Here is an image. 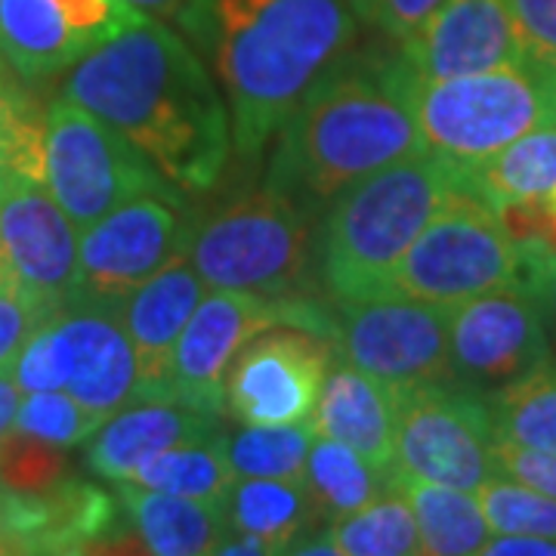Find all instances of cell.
I'll use <instances>...</instances> for the list:
<instances>
[{
  "mask_svg": "<svg viewBox=\"0 0 556 556\" xmlns=\"http://www.w3.org/2000/svg\"><path fill=\"white\" fill-rule=\"evenodd\" d=\"M346 0H192L177 20L229 109L232 152L257 161L281 121L350 50Z\"/></svg>",
  "mask_w": 556,
  "mask_h": 556,
  "instance_id": "obj_2",
  "label": "cell"
},
{
  "mask_svg": "<svg viewBox=\"0 0 556 556\" xmlns=\"http://www.w3.org/2000/svg\"><path fill=\"white\" fill-rule=\"evenodd\" d=\"M0 554H10V551H7V544H3V538H0Z\"/></svg>",
  "mask_w": 556,
  "mask_h": 556,
  "instance_id": "obj_48",
  "label": "cell"
},
{
  "mask_svg": "<svg viewBox=\"0 0 556 556\" xmlns=\"http://www.w3.org/2000/svg\"><path fill=\"white\" fill-rule=\"evenodd\" d=\"M442 3L445 0H375L368 25H375L378 31L399 43L402 38H408L427 16H433Z\"/></svg>",
  "mask_w": 556,
  "mask_h": 556,
  "instance_id": "obj_40",
  "label": "cell"
},
{
  "mask_svg": "<svg viewBox=\"0 0 556 556\" xmlns=\"http://www.w3.org/2000/svg\"><path fill=\"white\" fill-rule=\"evenodd\" d=\"M22 390L10 368H0V439L13 433L16 427V415H20Z\"/></svg>",
  "mask_w": 556,
  "mask_h": 556,
  "instance_id": "obj_42",
  "label": "cell"
},
{
  "mask_svg": "<svg viewBox=\"0 0 556 556\" xmlns=\"http://www.w3.org/2000/svg\"><path fill=\"white\" fill-rule=\"evenodd\" d=\"M78 226L47 182L10 177L0 182V254L13 285L50 318L78 294Z\"/></svg>",
  "mask_w": 556,
  "mask_h": 556,
  "instance_id": "obj_14",
  "label": "cell"
},
{
  "mask_svg": "<svg viewBox=\"0 0 556 556\" xmlns=\"http://www.w3.org/2000/svg\"><path fill=\"white\" fill-rule=\"evenodd\" d=\"M204 298V281L195 273L186 251L164 263L152 278H146L124 300H118V316L127 338L134 343L139 365L137 399L170 396V362L177 340Z\"/></svg>",
  "mask_w": 556,
  "mask_h": 556,
  "instance_id": "obj_20",
  "label": "cell"
},
{
  "mask_svg": "<svg viewBox=\"0 0 556 556\" xmlns=\"http://www.w3.org/2000/svg\"><path fill=\"white\" fill-rule=\"evenodd\" d=\"M50 318L72 350L65 390L100 420L130 405L139 390V365L134 343L121 325L118 306L75 294Z\"/></svg>",
  "mask_w": 556,
  "mask_h": 556,
  "instance_id": "obj_18",
  "label": "cell"
},
{
  "mask_svg": "<svg viewBox=\"0 0 556 556\" xmlns=\"http://www.w3.org/2000/svg\"><path fill=\"white\" fill-rule=\"evenodd\" d=\"M278 325H298L334 340V321L318 313L313 300H276L248 291H211L207 298L199 300L195 313L179 334L167 393L219 415L223 383L236 356L257 334Z\"/></svg>",
  "mask_w": 556,
  "mask_h": 556,
  "instance_id": "obj_10",
  "label": "cell"
},
{
  "mask_svg": "<svg viewBox=\"0 0 556 556\" xmlns=\"http://www.w3.org/2000/svg\"><path fill=\"white\" fill-rule=\"evenodd\" d=\"M236 479L239 477L226 455V433L217 430L211 437L192 439V442H182V445L161 452L130 482L170 492V495L223 504L229 489L236 485Z\"/></svg>",
  "mask_w": 556,
  "mask_h": 556,
  "instance_id": "obj_28",
  "label": "cell"
},
{
  "mask_svg": "<svg viewBox=\"0 0 556 556\" xmlns=\"http://www.w3.org/2000/svg\"><path fill=\"white\" fill-rule=\"evenodd\" d=\"M47 321L43 309L13 281L0 285V368H13L25 340Z\"/></svg>",
  "mask_w": 556,
  "mask_h": 556,
  "instance_id": "obj_37",
  "label": "cell"
},
{
  "mask_svg": "<svg viewBox=\"0 0 556 556\" xmlns=\"http://www.w3.org/2000/svg\"><path fill=\"white\" fill-rule=\"evenodd\" d=\"M118 501L72 477L53 492L0 489V538L10 554H84L118 529Z\"/></svg>",
  "mask_w": 556,
  "mask_h": 556,
  "instance_id": "obj_19",
  "label": "cell"
},
{
  "mask_svg": "<svg viewBox=\"0 0 556 556\" xmlns=\"http://www.w3.org/2000/svg\"><path fill=\"white\" fill-rule=\"evenodd\" d=\"M338 353L396 393L452 380L448 309L424 300L375 294L340 303Z\"/></svg>",
  "mask_w": 556,
  "mask_h": 556,
  "instance_id": "obj_11",
  "label": "cell"
},
{
  "mask_svg": "<svg viewBox=\"0 0 556 556\" xmlns=\"http://www.w3.org/2000/svg\"><path fill=\"white\" fill-rule=\"evenodd\" d=\"M526 56L556 72V0H510Z\"/></svg>",
  "mask_w": 556,
  "mask_h": 556,
  "instance_id": "obj_38",
  "label": "cell"
},
{
  "mask_svg": "<svg viewBox=\"0 0 556 556\" xmlns=\"http://www.w3.org/2000/svg\"><path fill=\"white\" fill-rule=\"evenodd\" d=\"M43 137L47 115L22 87V78L0 56V182L28 177L43 182Z\"/></svg>",
  "mask_w": 556,
  "mask_h": 556,
  "instance_id": "obj_31",
  "label": "cell"
},
{
  "mask_svg": "<svg viewBox=\"0 0 556 556\" xmlns=\"http://www.w3.org/2000/svg\"><path fill=\"white\" fill-rule=\"evenodd\" d=\"M43 182L78 232L127 201L177 192L112 124L65 97L47 109Z\"/></svg>",
  "mask_w": 556,
  "mask_h": 556,
  "instance_id": "obj_8",
  "label": "cell"
},
{
  "mask_svg": "<svg viewBox=\"0 0 556 556\" xmlns=\"http://www.w3.org/2000/svg\"><path fill=\"white\" fill-rule=\"evenodd\" d=\"M541 303H544V316H547V321L556 328V269L554 276L547 278L544 291H541Z\"/></svg>",
  "mask_w": 556,
  "mask_h": 556,
  "instance_id": "obj_44",
  "label": "cell"
},
{
  "mask_svg": "<svg viewBox=\"0 0 556 556\" xmlns=\"http://www.w3.org/2000/svg\"><path fill=\"white\" fill-rule=\"evenodd\" d=\"M350 7H353V13H356L358 20L368 25V20H371V10H375V0H346Z\"/></svg>",
  "mask_w": 556,
  "mask_h": 556,
  "instance_id": "obj_45",
  "label": "cell"
},
{
  "mask_svg": "<svg viewBox=\"0 0 556 556\" xmlns=\"http://www.w3.org/2000/svg\"><path fill=\"white\" fill-rule=\"evenodd\" d=\"M331 365V338L298 325L269 328L232 362L223 383V408L254 427L309 424Z\"/></svg>",
  "mask_w": 556,
  "mask_h": 556,
  "instance_id": "obj_13",
  "label": "cell"
},
{
  "mask_svg": "<svg viewBox=\"0 0 556 556\" xmlns=\"http://www.w3.org/2000/svg\"><path fill=\"white\" fill-rule=\"evenodd\" d=\"M544 207H547V211H554V214H556V192H554V195H551V199L544 201Z\"/></svg>",
  "mask_w": 556,
  "mask_h": 556,
  "instance_id": "obj_47",
  "label": "cell"
},
{
  "mask_svg": "<svg viewBox=\"0 0 556 556\" xmlns=\"http://www.w3.org/2000/svg\"><path fill=\"white\" fill-rule=\"evenodd\" d=\"M68 448L25 437L20 430L0 439V489L16 495L53 492L75 477Z\"/></svg>",
  "mask_w": 556,
  "mask_h": 556,
  "instance_id": "obj_34",
  "label": "cell"
},
{
  "mask_svg": "<svg viewBox=\"0 0 556 556\" xmlns=\"http://www.w3.org/2000/svg\"><path fill=\"white\" fill-rule=\"evenodd\" d=\"M139 20L127 0H0V56L22 80H47Z\"/></svg>",
  "mask_w": 556,
  "mask_h": 556,
  "instance_id": "obj_15",
  "label": "cell"
},
{
  "mask_svg": "<svg viewBox=\"0 0 556 556\" xmlns=\"http://www.w3.org/2000/svg\"><path fill=\"white\" fill-rule=\"evenodd\" d=\"M10 371L20 383L22 396L47 393V390H65L68 375H72V350H68V343H65L53 318H47L38 331L25 340V346L20 350Z\"/></svg>",
  "mask_w": 556,
  "mask_h": 556,
  "instance_id": "obj_36",
  "label": "cell"
},
{
  "mask_svg": "<svg viewBox=\"0 0 556 556\" xmlns=\"http://www.w3.org/2000/svg\"><path fill=\"white\" fill-rule=\"evenodd\" d=\"M477 497L495 535L556 538V497L501 473L482 482Z\"/></svg>",
  "mask_w": 556,
  "mask_h": 556,
  "instance_id": "obj_33",
  "label": "cell"
},
{
  "mask_svg": "<svg viewBox=\"0 0 556 556\" xmlns=\"http://www.w3.org/2000/svg\"><path fill=\"white\" fill-rule=\"evenodd\" d=\"M303 489L309 495L316 522L321 519L331 526L396 489V470L371 464L343 442L316 437L303 467Z\"/></svg>",
  "mask_w": 556,
  "mask_h": 556,
  "instance_id": "obj_25",
  "label": "cell"
},
{
  "mask_svg": "<svg viewBox=\"0 0 556 556\" xmlns=\"http://www.w3.org/2000/svg\"><path fill=\"white\" fill-rule=\"evenodd\" d=\"M189 232L167 199L142 195L80 232L78 294L118 303L186 251Z\"/></svg>",
  "mask_w": 556,
  "mask_h": 556,
  "instance_id": "obj_16",
  "label": "cell"
},
{
  "mask_svg": "<svg viewBox=\"0 0 556 556\" xmlns=\"http://www.w3.org/2000/svg\"><path fill=\"white\" fill-rule=\"evenodd\" d=\"M519 244L497 219L495 207L460 179L437 217L402 254L383 294L452 309L504 285H519Z\"/></svg>",
  "mask_w": 556,
  "mask_h": 556,
  "instance_id": "obj_7",
  "label": "cell"
},
{
  "mask_svg": "<svg viewBox=\"0 0 556 556\" xmlns=\"http://www.w3.org/2000/svg\"><path fill=\"white\" fill-rule=\"evenodd\" d=\"M214 412L179 396L134 399L121 412L102 420L87 439V467L109 482H130L161 452L217 433Z\"/></svg>",
  "mask_w": 556,
  "mask_h": 556,
  "instance_id": "obj_21",
  "label": "cell"
},
{
  "mask_svg": "<svg viewBox=\"0 0 556 556\" xmlns=\"http://www.w3.org/2000/svg\"><path fill=\"white\" fill-rule=\"evenodd\" d=\"M482 556H556V538L495 535L479 551Z\"/></svg>",
  "mask_w": 556,
  "mask_h": 556,
  "instance_id": "obj_41",
  "label": "cell"
},
{
  "mask_svg": "<svg viewBox=\"0 0 556 556\" xmlns=\"http://www.w3.org/2000/svg\"><path fill=\"white\" fill-rule=\"evenodd\" d=\"M7 281H13V278H10V269L3 263V254H0V285H7Z\"/></svg>",
  "mask_w": 556,
  "mask_h": 556,
  "instance_id": "obj_46",
  "label": "cell"
},
{
  "mask_svg": "<svg viewBox=\"0 0 556 556\" xmlns=\"http://www.w3.org/2000/svg\"><path fill=\"white\" fill-rule=\"evenodd\" d=\"M396 417V390L340 358L325 375L309 424L316 437L343 442L378 467H393Z\"/></svg>",
  "mask_w": 556,
  "mask_h": 556,
  "instance_id": "obj_22",
  "label": "cell"
},
{
  "mask_svg": "<svg viewBox=\"0 0 556 556\" xmlns=\"http://www.w3.org/2000/svg\"><path fill=\"white\" fill-rule=\"evenodd\" d=\"M495 464L501 477L517 479L529 489L556 497V452H538V448L495 442Z\"/></svg>",
  "mask_w": 556,
  "mask_h": 556,
  "instance_id": "obj_39",
  "label": "cell"
},
{
  "mask_svg": "<svg viewBox=\"0 0 556 556\" xmlns=\"http://www.w3.org/2000/svg\"><path fill=\"white\" fill-rule=\"evenodd\" d=\"M467 189L497 204H544L556 192V121L477 164H457Z\"/></svg>",
  "mask_w": 556,
  "mask_h": 556,
  "instance_id": "obj_24",
  "label": "cell"
},
{
  "mask_svg": "<svg viewBox=\"0 0 556 556\" xmlns=\"http://www.w3.org/2000/svg\"><path fill=\"white\" fill-rule=\"evenodd\" d=\"M232 532L257 538L269 554H291V547L316 522L303 479L239 477L223 501Z\"/></svg>",
  "mask_w": 556,
  "mask_h": 556,
  "instance_id": "obj_26",
  "label": "cell"
},
{
  "mask_svg": "<svg viewBox=\"0 0 556 556\" xmlns=\"http://www.w3.org/2000/svg\"><path fill=\"white\" fill-rule=\"evenodd\" d=\"M489 415L495 442L556 452V362L547 358L541 368L489 393Z\"/></svg>",
  "mask_w": 556,
  "mask_h": 556,
  "instance_id": "obj_29",
  "label": "cell"
},
{
  "mask_svg": "<svg viewBox=\"0 0 556 556\" xmlns=\"http://www.w3.org/2000/svg\"><path fill=\"white\" fill-rule=\"evenodd\" d=\"M551 358L544 303L526 285H504L448 309L452 380L482 396Z\"/></svg>",
  "mask_w": 556,
  "mask_h": 556,
  "instance_id": "obj_12",
  "label": "cell"
},
{
  "mask_svg": "<svg viewBox=\"0 0 556 556\" xmlns=\"http://www.w3.org/2000/svg\"><path fill=\"white\" fill-rule=\"evenodd\" d=\"M396 485L412 504L417 535H420V554L473 556L492 538L477 492L405 479L399 473Z\"/></svg>",
  "mask_w": 556,
  "mask_h": 556,
  "instance_id": "obj_27",
  "label": "cell"
},
{
  "mask_svg": "<svg viewBox=\"0 0 556 556\" xmlns=\"http://www.w3.org/2000/svg\"><path fill=\"white\" fill-rule=\"evenodd\" d=\"M313 439H316L313 424H285V427L241 424L236 437H226V455L236 477L303 479Z\"/></svg>",
  "mask_w": 556,
  "mask_h": 556,
  "instance_id": "obj_32",
  "label": "cell"
},
{
  "mask_svg": "<svg viewBox=\"0 0 556 556\" xmlns=\"http://www.w3.org/2000/svg\"><path fill=\"white\" fill-rule=\"evenodd\" d=\"M276 137L266 186L318 219L353 182L427 152L415 75L402 56L350 60L346 53L281 121Z\"/></svg>",
  "mask_w": 556,
  "mask_h": 556,
  "instance_id": "obj_3",
  "label": "cell"
},
{
  "mask_svg": "<svg viewBox=\"0 0 556 556\" xmlns=\"http://www.w3.org/2000/svg\"><path fill=\"white\" fill-rule=\"evenodd\" d=\"M127 3L137 7L142 16H152V20L177 25V20L186 13V7H189L192 0H127Z\"/></svg>",
  "mask_w": 556,
  "mask_h": 556,
  "instance_id": "obj_43",
  "label": "cell"
},
{
  "mask_svg": "<svg viewBox=\"0 0 556 556\" xmlns=\"http://www.w3.org/2000/svg\"><path fill=\"white\" fill-rule=\"evenodd\" d=\"M415 112L427 152L477 164L541 124H554L556 72L526 60L460 78H415Z\"/></svg>",
  "mask_w": 556,
  "mask_h": 556,
  "instance_id": "obj_6",
  "label": "cell"
},
{
  "mask_svg": "<svg viewBox=\"0 0 556 556\" xmlns=\"http://www.w3.org/2000/svg\"><path fill=\"white\" fill-rule=\"evenodd\" d=\"M399 56L417 80L460 78L529 60L510 0H445L399 40Z\"/></svg>",
  "mask_w": 556,
  "mask_h": 556,
  "instance_id": "obj_17",
  "label": "cell"
},
{
  "mask_svg": "<svg viewBox=\"0 0 556 556\" xmlns=\"http://www.w3.org/2000/svg\"><path fill=\"white\" fill-rule=\"evenodd\" d=\"M460 186V167L437 152L387 164L331 201L316 226L313 269L338 303L383 294L402 254Z\"/></svg>",
  "mask_w": 556,
  "mask_h": 556,
  "instance_id": "obj_4",
  "label": "cell"
},
{
  "mask_svg": "<svg viewBox=\"0 0 556 556\" xmlns=\"http://www.w3.org/2000/svg\"><path fill=\"white\" fill-rule=\"evenodd\" d=\"M338 556H415L420 554L415 514L402 489L371 501L358 514L328 526Z\"/></svg>",
  "mask_w": 556,
  "mask_h": 556,
  "instance_id": "obj_30",
  "label": "cell"
},
{
  "mask_svg": "<svg viewBox=\"0 0 556 556\" xmlns=\"http://www.w3.org/2000/svg\"><path fill=\"white\" fill-rule=\"evenodd\" d=\"M100 424V417L87 412L68 390H47L22 399L13 430L60 448H75L93 437Z\"/></svg>",
  "mask_w": 556,
  "mask_h": 556,
  "instance_id": "obj_35",
  "label": "cell"
},
{
  "mask_svg": "<svg viewBox=\"0 0 556 556\" xmlns=\"http://www.w3.org/2000/svg\"><path fill=\"white\" fill-rule=\"evenodd\" d=\"M118 507L130 522L142 554H217V544L229 532L223 504L170 495L137 482H118Z\"/></svg>",
  "mask_w": 556,
  "mask_h": 556,
  "instance_id": "obj_23",
  "label": "cell"
},
{
  "mask_svg": "<svg viewBox=\"0 0 556 556\" xmlns=\"http://www.w3.org/2000/svg\"><path fill=\"white\" fill-rule=\"evenodd\" d=\"M316 219L273 186L217 207L186 239V257L211 291L298 300L313 269Z\"/></svg>",
  "mask_w": 556,
  "mask_h": 556,
  "instance_id": "obj_5",
  "label": "cell"
},
{
  "mask_svg": "<svg viewBox=\"0 0 556 556\" xmlns=\"http://www.w3.org/2000/svg\"><path fill=\"white\" fill-rule=\"evenodd\" d=\"M62 97L112 124L177 192L214 189L232 155L217 80L170 22L142 16L84 53Z\"/></svg>",
  "mask_w": 556,
  "mask_h": 556,
  "instance_id": "obj_1",
  "label": "cell"
},
{
  "mask_svg": "<svg viewBox=\"0 0 556 556\" xmlns=\"http://www.w3.org/2000/svg\"><path fill=\"white\" fill-rule=\"evenodd\" d=\"M393 470L405 479L479 492L497 473L489 399L455 380L399 393Z\"/></svg>",
  "mask_w": 556,
  "mask_h": 556,
  "instance_id": "obj_9",
  "label": "cell"
}]
</instances>
